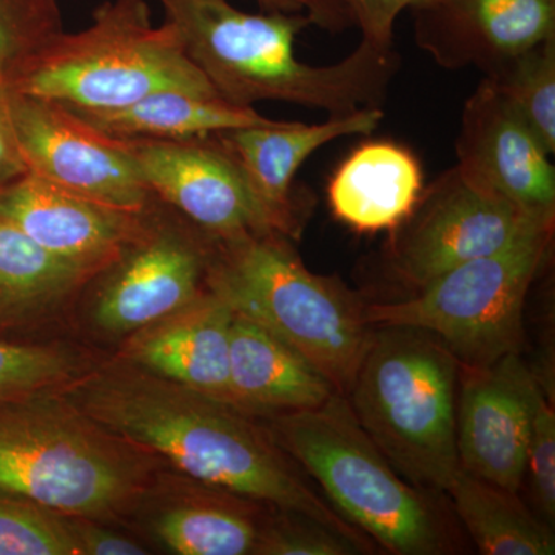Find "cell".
Listing matches in <instances>:
<instances>
[{
	"mask_svg": "<svg viewBox=\"0 0 555 555\" xmlns=\"http://www.w3.org/2000/svg\"><path fill=\"white\" fill-rule=\"evenodd\" d=\"M60 392L113 436L166 460L192 480L305 514L352 540L364 554L377 547L318 491L257 416L120 358L87 367Z\"/></svg>",
	"mask_w": 555,
	"mask_h": 555,
	"instance_id": "obj_1",
	"label": "cell"
},
{
	"mask_svg": "<svg viewBox=\"0 0 555 555\" xmlns=\"http://www.w3.org/2000/svg\"><path fill=\"white\" fill-rule=\"evenodd\" d=\"M190 61L222 100L241 107L261 101L324 109L331 116L379 107L400 68L393 49L361 40L332 65L297 60V36L312 21L301 13H246L229 0H159Z\"/></svg>",
	"mask_w": 555,
	"mask_h": 555,
	"instance_id": "obj_2",
	"label": "cell"
},
{
	"mask_svg": "<svg viewBox=\"0 0 555 555\" xmlns=\"http://www.w3.org/2000/svg\"><path fill=\"white\" fill-rule=\"evenodd\" d=\"M158 462L60 389L0 403V494L62 516L115 520L152 491Z\"/></svg>",
	"mask_w": 555,
	"mask_h": 555,
	"instance_id": "obj_3",
	"label": "cell"
},
{
	"mask_svg": "<svg viewBox=\"0 0 555 555\" xmlns=\"http://www.w3.org/2000/svg\"><path fill=\"white\" fill-rule=\"evenodd\" d=\"M261 420L332 506L386 553H454L455 537L437 492L398 474L364 433L346 396L335 392L320 408Z\"/></svg>",
	"mask_w": 555,
	"mask_h": 555,
	"instance_id": "obj_4",
	"label": "cell"
},
{
	"mask_svg": "<svg viewBox=\"0 0 555 555\" xmlns=\"http://www.w3.org/2000/svg\"><path fill=\"white\" fill-rule=\"evenodd\" d=\"M207 291L264 327L347 396L375 327L338 278L310 272L280 233L219 243Z\"/></svg>",
	"mask_w": 555,
	"mask_h": 555,
	"instance_id": "obj_5",
	"label": "cell"
},
{
	"mask_svg": "<svg viewBox=\"0 0 555 555\" xmlns=\"http://www.w3.org/2000/svg\"><path fill=\"white\" fill-rule=\"evenodd\" d=\"M460 361L433 334L375 327L347 392L364 433L409 483L447 494L460 470Z\"/></svg>",
	"mask_w": 555,
	"mask_h": 555,
	"instance_id": "obj_6",
	"label": "cell"
},
{
	"mask_svg": "<svg viewBox=\"0 0 555 555\" xmlns=\"http://www.w3.org/2000/svg\"><path fill=\"white\" fill-rule=\"evenodd\" d=\"M9 90L72 109L126 107L164 90L219 96L190 61L177 28L153 24L145 0L101 3L86 30H62L39 47Z\"/></svg>",
	"mask_w": 555,
	"mask_h": 555,
	"instance_id": "obj_7",
	"label": "cell"
},
{
	"mask_svg": "<svg viewBox=\"0 0 555 555\" xmlns=\"http://www.w3.org/2000/svg\"><path fill=\"white\" fill-rule=\"evenodd\" d=\"M554 225H537L502 250L448 270L415 297L366 305L367 323L429 332L466 366L521 353L526 297L550 257Z\"/></svg>",
	"mask_w": 555,
	"mask_h": 555,
	"instance_id": "obj_8",
	"label": "cell"
},
{
	"mask_svg": "<svg viewBox=\"0 0 555 555\" xmlns=\"http://www.w3.org/2000/svg\"><path fill=\"white\" fill-rule=\"evenodd\" d=\"M218 240L159 199L150 204L144 228L100 280L91 306L94 326L112 337L184 308L207 291Z\"/></svg>",
	"mask_w": 555,
	"mask_h": 555,
	"instance_id": "obj_9",
	"label": "cell"
},
{
	"mask_svg": "<svg viewBox=\"0 0 555 555\" xmlns=\"http://www.w3.org/2000/svg\"><path fill=\"white\" fill-rule=\"evenodd\" d=\"M546 222H555V215L525 210L470 181L455 166L423 189L414 211L396 229L390 273L420 291L448 270L495 254Z\"/></svg>",
	"mask_w": 555,
	"mask_h": 555,
	"instance_id": "obj_10",
	"label": "cell"
},
{
	"mask_svg": "<svg viewBox=\"0 0 555 555\" xmlns=\"http://www.w3.org/2000/svg\"><path fill=\"white\" fill-rule=\"evenodd\" d=\"M3 102L28 173L133 214L155 199L126 139L98 130L56 101L7 90Z\"/></svg>",
	"mask_w": 555,
	"mask_h": 555,
	"instance_id": "obj_11",
	"label": "cell"
},
{
	"mask_svg": "<svg viewBox=\"0 0 555 555\" xmlns=\"http://www.w3.org/2000/svg\"><path fill=\"white\" fill-rule=\"evenodd\" d=\"M126 141L152 195L211 238L230 243L278 233L238 160L217 134Z\"/></svg>",
	"mask_w": 555,
	"mask_h": 555,
	"instance_id": "obj_12",
	"label": "cell"
},
{
	"mask_svg": "<svg viewBox=\"0 0 555 555\" xmlns=\"http://www.w3.org/2000/svg\"><path fill=\"white\" fill-rule=\"evenodd\" d=\"M535 385L537 374L521 353H509L489 366L460 364L456 452L463 470L520 491Z\"/></svg>",
	"mask_w": 555,
	"mask_h": 555,
	"instance_id": "obj_13",
	"label": "cell"
},
{
	"mask_svg": "<svg viewBox=\"0 0 555 555\" xmlns=\"http://www.w3.org/2000/svg\"><path fill=\"white\" fill-rule=\"evenodd\" d=\"M534 131L485 78L467 98L456 139L459 170L525 210L555 215V169Z\"/></svg>",
	"mask_w": 555,
	"mask_h": 555,
	"instance_id": "obj_14",
	"label": "cell"
},
{
	"mask_svg": "<svg viewBox=\"0 0 555 555\" xmlns=\"http://www.w3.org/2000/svg\"><path fill=\"white\" fill-rule=\"evenodd\" d=\"M149 207L133 214L104 206L33 173L0 185V215L93 280L137 238Z\"/></svg>",
	"mask_w": 555,
	"mask_h": 555,
	"instance_id": "obj_15",
	"label": "cell"
},
{
	"mask_svg": "<svg viewBox=\"0 0 555 555\" xmlns=\"http://www.w3.org/2000/svg\"><path fill=\"white\" fill-rule=\"evenodd\" d=\"M411 11L416 46L448 69L488 75L555 38V0H427Z\"/></svg>",
	"mask_w": 555,
	"mask_h": 555,
	"instance_id": "obj_16",
	"label": "cell"
},
{
	"mask_svg": "<svg viewBox=\"0 0 555 555\" xmlns=\"http://www.w3.org/2000/svg\"><path fill=\"white\" fill-rule=\"evenodd\" d=\"M379 107L331 116L326 122H276L222 131L217 137L238 160L275 232L298 238L310 214V201L294 188L299 167L318 149L350 134H371L383 120Z\"/></svg>",
	"mask_w": 555,
	"mask_h": 555,
	"instance_id": "obj_17",
	"label": "cell"
},
{
	"mask_svg": "<svg viewBox=\"0 0 555 555\" xmlns=\"http://www.w3.org/2000/svg\"><path fill=\"white\" fill-rule=\"evenodd\" d=\"M233 310L211 294L127 337L120 360L233 406L230 328ZM235 408V406H233Z\"/></svg>",
	"mask_w": 555,
	"mask_h": 555,
	"instance_id": "obj_18",
	"label": "cell"
},
{
	"mask_svg": "<svg viewBox=\"0 0 555 555\" xmlns=\"http://www.w3.org/2000/svg\"><path fill=\"white\" fill-rule=\"evenodd\" d=\"M230 390L233 406L257 418L320 408L338 392L306 358L238 313L230 328Z\"/></svg>",
	"mask_w": 555,
	"mask_h": 555,
	"instance_id": "obj_19",
	"label": "cell"
},
{
	"mask_svg": "<svg viewBox=\"0 0 555 555\" xmlns=\"http://www.w3.org/2000/svg\"><path fill=\"white\" fill-rule=\"evenodd\" d=\"M423 171L414 153L390 141H369L332 175L328 206L343 224L361 233L396 230L414 211Z\"/></svg>",
	"mask_w": 555,
	"mask_h": 555,
	"instance_id": "obj_20",
	"label": "cell"
},
{
	"mask_svg": "<svg viewBox=\"0 0 555 555\" xmlns=\"http://www.w3.org/2000/svg\"><path fill=\"white\" fill-rule=\"evenodd\" d=\"M178 499L156 506L149 529L179 555H255L269 506L192 480Z\"/></svg>",
	"mask_w": 555,
	"mask_h": 555,
	"instance_id": "obj_21",
	"label": "cell"
},
{
	"mask_svg": "<svg viewBox=\"0 0 555 555\" xmlns=\"http://www.w3.org/2000/svg\"><path fill=\"white\" fill-rule=\"evenodd\" d=\"M72 112L109 137L158 141L211 137L276 122L254 107L185 90L158 91L126 107Z\"/></svg>",
	"mask_w": 555,
	"mask_h": 555,
	"instance_id": "obj_22",
	"label": "cell"
},
{
	"mask_svg": "<svg viewBox=\"0 0 555 555\" xmlns=\"http://www.w3.org/2000/svg\"><path fill=\"white\" fill-rule=\"evenodd\" d=\"M93 278L39 246L0 215V335L38 323Z\"/></svg>",
	"mask_w": 555,
	"mask_h": 555,
	"instance_id": "obj_23",
	"label": "cell"
},
{
	"mask_svg": "<svg viewBox=\"0 0 555 555\" xmlns=\"http://www.w3.org/2000/svg\"><path fill=\"white\" fill-rule=\"evenodd\" d=\"M447 494L456 516L485 555H553V528L509 491L460 467Z\"/></svg>",
	"mask_w": 555,
	"mask_h": 555,
	"instance_id": "obj_24",
	"label": "cell"
},
{
	"mask_svg": "<svg viewBox=\"0 0 555 555\" xmlns=\"http://www.w3.org/2000/svg\"><path fill=\"white\" fill-rule=\"evenodd\" d=\"M550 155L555 153V38L486 75Z\"/></svg>",
	"mask_w": 555,
	"mask_h": 555,
	"instance_id": "obj_25",
	"label": "cell"
},
{
	"mask_svg": "<svg viewBox=\"0 0 555 555\" xmlns=\"http://www.w3.org/2000/svg\"><path fill=\"white\" fill-rule=\"evenodd\" d=\"M87 367L68 347L13 341L0 335V403L61 389Z\"/></svg>",
	"mask_w": 555,
	"mask_h": 555,
	"instance_id": "obj_26",
	"label": "cell"
},
{
	"mask_svg": "<svg viewBox=\"0 0 555 555\" xmlns=\"http://www.w3.org/2000/svg\"><path fill=\"white\" fill-rule=\"evenodd\" d=\"M0 555H79L69 516L0 494Z\"/></svg>",
	"mask_w": 555,
	"mask_h": 555,
	"instance_id": "obj_27",
	"label": "cell"
},
{
	"mask_svg": "<svg viewBox=\"0 0 555 555\" xmlns=\"http://www.w3.org/2000/svg\"><path fill=\"white\" fill-rule=\"evenodd\" d=\"M62 30L57 0H0V96L21 65Z\"/></svg>",
	"mask_w": 555,
	"mask_h": 555,
	"instance_id": "obj_28",
	"label": "cell"
},
{
	"mask_svg": "<svg viewBox=\"0 0 555 555\" xmlns=\"http://www.w3.org/2000/svg\"><path fill=\"white\" fill-rule=\"evenodd\" d=\"M255 555L363 554L347 537L305 514L270 507Z\"/></svg>",
	"mask_w": 555,
	"mask_h": 555,
	"instance_id": "obj_29",
	"label": "cell"
},
{
	"mask_svg": "<svg viewBox=\"0 0 555 555\" xmlns=\"http://www.w3.org/2000/svg\"><path fill=\"white\" fill-rule=\"evenodd\" d=\"M529 478L532 505L546 524H555V414L537 377L532 393L531 427L525 478Z\"/></svg>",
	"mask_w": 555,
	"mask_h": 555,
	"instance_id": "obj_30",
	"label": "cell"
},
{
	"mask_svg": "<svg viewBox=\"0 0 555 555\" xmlns=\"http://www.w3.org/2000/svg\"><path fill=\"white\" fill-rule=\"evenodd\" d=\"M425 2L427 0H345L353 25L360 28L363 36L361 40L377 49H392L397 17L404 10Z\"/></svg>",
	"mask_w": 555,
	"mask_h": 555,
	"instance_id": "obj_31",
	"label": "cell"
},
{
	"mask_svg": "<svg viewBox=\"0 0 555 555\" xmlns=\"http://www.w3.org/2000/svg\"><path fill=\"white\" fill-rule=\"evenodd\" d=\"M69 528L79 555H144L147 547L94 518L69 516Z\"/></svg>",
	"mask_w": 555,
	"mask_h": 555,
	"instance_id": "obj_32",
	"label": "cell"
},
{
	"mask_svg": "<svg viewBox=\"0 0 555 555\" xmlns=\"http://www.w3.org/2000/svg\"><path fill=\"white\" fill-rule=\"evenodd\" d=\"M261 11L269 13L306 14L313 25L331 33L352 27L353 20L345 0H255Z\"/></svg>",
	"mask_w": 555,
	"mask_h": 555,
	"instance_id": "obj_33",
	"label": "cell"
},
{
	"mask_svg": "<svg viewBox=\"0 0 555 555\" xmlns=\"http://www.w3.org/2000/svg\"><path fill=\"white\" fill-rule=\"evenodd\" d=\"M3 96L5 94L0 96V185L9 184L28 173L27 164L22 158L20 145L11 129Z\"/></svg>",
	"mask_w": 555,
	"mask_h": 555,
	"instance_id": "obj_34",
	"label": "cell"
}]
</instances>
